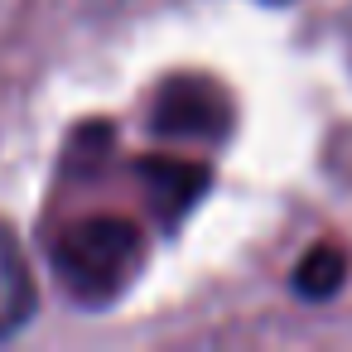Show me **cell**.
Here are the masks:
<instances>
[{"mask_svg": "<svg viewBox=\"0 0 352 352\" xmlns=\"http://www.w3.org/2000/svg\"><path fill=\"white\" fill-rule=\"evenodd\" d=\"M140 256L145 246L131 222H82L54 241V265L63 289H73L87 304L116 299L140 270Z\"/></svg>", "mask_w": 352, "mask_h": 352, "instance_id": "obj_1", "label": "cell"}, {"mask_svg": "<svg viewBox=\"0 0 352 352\" xmlns=\"http://www.w3.org/2000/svg\"><path fill=\"white\" fill-rule=\"evenodd\" d=\"M34 304H39V289H34L25 246L10 222H0V342H10L34 318Z\"/></svg>", "mask_w": 352, "mask_h": 352, "instance_id": "obj_2", "label": "cell"}, {"mask_svg": "<svg viewBox=\"0 0 352 352\" xmlns=\"http://www.w3.org/2000/svg\"><path fill=\"white\" fill-rule=\"evenodd\" d=\"M342 251H333V246H318L304 265H299V275H294V285L309 294V299H323V294H333L338 285H342Z\"/></svg>", "mask_w": 352, "mask_h": 352, "instance_id": "obj_3", "label": "cell"}]
</instances>
